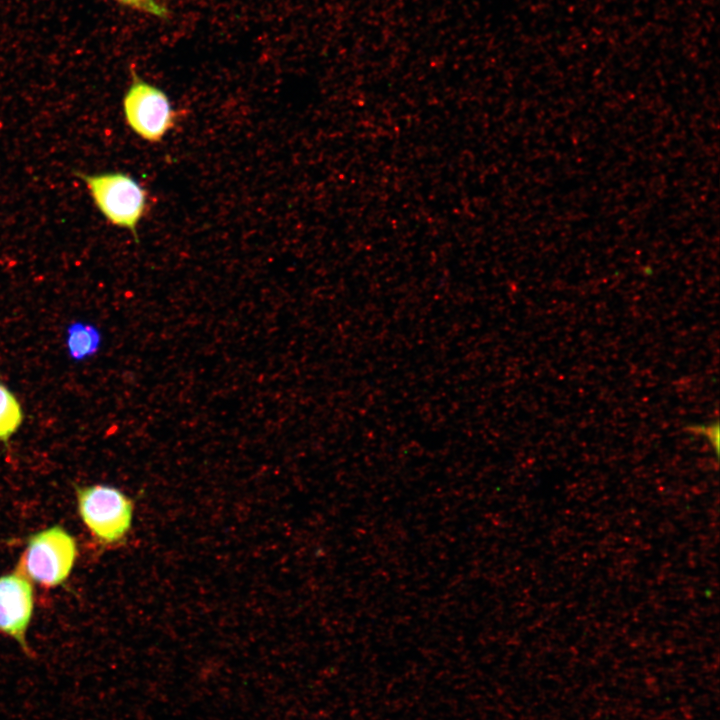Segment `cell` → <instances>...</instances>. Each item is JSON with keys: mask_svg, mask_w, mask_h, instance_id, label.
<instances>
[{"mask_svg": "<svg viewBox=\"0 0 720 720\" xmlns=\"http://www.w3.org/2000/svg\"><path fill=\"white\" fill-rule=\"evenodd\" d=\"M76 175L88 187L102 215L112 225L128 230L138 241V227L149 205V195L145 187L124 172H77Z\"/></svg>", "mask_w": 720, "mask_h": 720, "instance_id": "6da1fadb", "label": "cell"}, {"mask_svg": "<svg viewBox=\"0 0 720 720\" xmlns=\"http://www.w3.org/2000/svg\"><path fill=\"white\" fill-rule=\"evenodd\" d=\"M75 492L79 515L99 544L113 546L126 538L134 518L130 497L102 484L77 486Z\"/></svg>", "mask_w": 720, "mask_h": 720, "instance_id": "7a4b0ae2", "label": "cell"}, {"mask_svg": "<svg viewBox=\"0 0 720 720\" xmlns=\"http://www.w3.org/2000/svg\"><path fill=\"white\" fill-rule=\"evenodd\" d=\"M76 555L74 537L54 525L29 537L17 570L42 586L56 587L69 577Z\"/></svg>", "mask_w": 720, "mask_h": 720, "instance_id": "3957f363", "label": "cell"}, {"mask_svg": "<svg viewBox=\"0 0 720 720\" xmlns=\"http://www.w3.org/2000/svg\"><path fill=\"white\" fill-rule=\"evenodd\" d=\"M122 107L128 127L148 143L162 142L176 125L177 113L167 93L135 71Z\"/></svg>", "mask_w": 720, "mask_h": 720, "instance_id": "277c9868", "label": "cell"}, {"mask_svg": "<svg viewBox=\"0 0 720 720\" xmlns=\"http://www.w3.org/2000/svg\"><path fill=\"white\" fill-rule=\"evenodd\" d=\"M34 607L30 580L18 570L0 576V632L15 640L31 656L27 631Z\"/></svg>", "mask_w": 720, "mask_h": 720, "instance_id": "5b68a950", "label": "cell"}, {"mask_svg": "<svg viewBox=\"0 0 720 720\" xmlns=\"http://www.w3.org/2000/svg\"><path fill=\"white\" fill-rule=\"evenodd\" d=\"M101 342L99 329L90 323L77 321L68 326L66 345L70 358L75 361L93 356L99 350Z\"/></svg>", "mask_w": 720, "mask_h": 720, "instance_id": "8992f818", "label": "cell"}, {"mask_svg": "<svg viewBox=\"0 0 720 720\" xmlns=\"http://www.w3.org/2000/svg\"><path fill=\"white\" fill-rule=\"evenodd\" d=\"M23 412L14 394L0 383V440L7 441L20 427Z\"/></svg>", "mask_w": 720, "mask_h": 720, "instance_id": "52a82bcc", "label": "cell"}, {"mask_svg": "<svg viewBox=\"0 0 720 720\" xmlns=\"http://www.w3.org/2000/svg\"><path fill=\"white\" fill-rule=\"evenodd\" d=\"M118 3L129 7L138 12L156 17L166 18L168 16V10L158 0H115Z\"/></svg>", "mask_w": 720, "mask_h": 720, "instance_id": "ba28073f", "label": "cell"}, {"mask_svg": "<svg viewBox=\"0 0 720 720\" xmlns=\"http://www.w3.org/2000/svg\"><path fill=\"white\" fill-rule=\"evenodd\" d=\"M694 432H697L698 434H702L704 437H706L718 453V446H719V427L718 423H714L712 425L708 426H695L693 428Z\"/></svg>", "mask_w": 720, "mask_h": 720, "instance_id": "9c48e42d", "label": "cell"}]
</instances>
